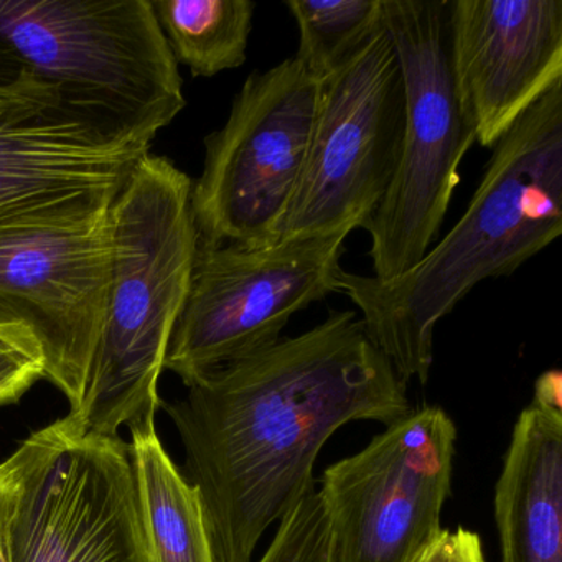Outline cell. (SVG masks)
Here are the masks:
<instances>
[{
	"mask_svg": "<svg viewBox=\"0 0 562 562\" xmlns=\"http://www.w3.org/2000/svg\"><path fill=\"white\" fill-rule=\"evenodd\" d=\"M144 531L154 562H216L195 486L182 475L156 432V420L130 427Z\"/></svg>",
	"mask_w": 562,
	"mask_h": 562,
	"instance_id": "cell-15",
	"label": "cell"
},
{
	"mask_svg": "<svg viewBox=\"0 0 562 562\" xmlns=\"http://www.w3.org/2000/svg\"><path fill=\"white\" fill-rule=\"evenodd\" d=\"M406 384L355 311L225 364L160 403L182 440L216 562H252L269 526L315 490L314 467L345 424L413 413Z\"/></svg>",
	"mask_w": 562,
	"mask_h": 562,
	"instance_id": "cell-1",
	"label": "cell"
},
{
	"mask_svg": "<svg viewBox=\"0 0 562 562\" xmlns=\"http://www.w3.org/2000/svg\"><path fill=\"white\" fill-rule=\"evenodd\" d=\"M456 442L449 414L424 406L328 467L318 496L330 562L419 561L443 529Z\"/></svg>",
	"mask_w": 562,
	"mask_h": 562,
	"instance_id": "cell-11",
	"label": "cell"
},
{
	"mask_svg": "<svg viewBox=\"0 0 562 562\" xmlns=\"http://www.w3.org/2000/svg\"><path fill=\"white\" fill-rule=\"evenodd\" d=\"M154 136L58 88L0 85V218L87 193H117Z\"/></svg>",
	"mask_w": 562,
	"mask_h": 562,
	"instance_id": "cell-12",
	"label": "cell"
},
{
	"mask_svg": "<svg viewBox=\"0 0 562 562\" xmlns=\"http://www.w3.org/2000/svg\"><path fill=\"white\" fill-rule=\"evenodd\" d=\"M417 562H485L479 535L465 528L442 529Z\"/></svg>",
	"mask_w": 562,
	"mask_h": 562,
	"instance_id": "cell-20",
	"label": "cell"
},
{
	"mask_svg": "<svg viewBox=\"0 0 562 562\" xmlns=\"http://www.w3.org/2000/svg\"><path fill=\"white\" fill-rule=\"evenodd\" d=\"M404 130L403 71L383 25L322 80L304 170L281 238L361 228L393 183Z\"/></svg>",
	"mask_w": 562,
	"mask_h": 562,
	"instance_id": "cell-10",
	"label": "cell"
},
{
	"mask_svg": "<svg viewBox=\"0 0 562 562\" xmlns=\"http://www.w3.org/2000/svg\"><path fill=\"white\" fill-rule=\"evenodd\" d=\"M256 562H330V528L317 490L285 513L271 544Z\"/></svg>",
	"mask_w": 562,
	"mask_h": 562,
	"instance_id": "cell-18",
	"label": "cell"
},
{
	"mask_svg": "<svg viewBox=\"0 0 562 562\" xmlns=\"http://www.w3.org/2000/svg\"><path fill=\"white\" fill-rule=\"evenodd\" d=\"M22 77L154 137L187 106L150 0H0V85Z\"/></svg>",
	"mask_w": 562,
	"mask_h": 562,
	"instance_id": "cell-4",
	"label": "cell"
},
{
	"mask_svg": "<svg viewBox=\"0 0 562 562\" xmlns=\"http://www.w3.org/2000/svg\"><path fill=\"white\" fill-rule=\"evenodd\" d=\"M42 378H45V367L37 351L0 331V406L21 401Z\"/></svg>",
	"mask_w": 562,
	"mask_h": 562,
	"instance_id": "cell-19",
	"label": "cell"
},
{
	"mask_svg": "<svg viewBox=\"0 0 562 562\" xmlns=\"http://www.w3.org/2000/svg\"><path fill=\"white\" fill-rule=\"evenodd\" d=\"M150 8L173 60L193 77L212 78L245 65L252 0H150Z\"/></svg>",
	"mask_w": 562,
	"mask_h": 562,
	"instance_id": "cell-16",
	"label": "cell"
},
{
	"mask_svg": "<svg viewBox=\"0 0 562 562\" xmlns=\"http://www.w3.org/2000/svg\"><path fill=\"white\" fill-rule=\"evenodd\" d=\"M322 80L288 58L252 71L228 120L205 139L192 183L193 222L203 246H265L281 238L317 116Z\"/></svg>",
	"mask_w": 562,
	"mask_h": 562,
	"instance_id": "cell-8",
	"label": "cell"
},
{
	"mask_svg": "<svg viewBox=\"0 0 562 562\" xmlns=\"http://www.w3.org/2000/svg\"><path fill=\"white\" fill-rule=\"evenodd\" d=\"M449 41L460 101L486 149L562 83V0H449Z\"/></svg>",
	"mask_w": 562,
	"mask_h": 562,
	"instance_id": "cell-13",
	"label": "cell"
},
{
	"mask_svg": "<svg viewBox=\"0 0 562 562\" xmlns=\"http://www.w3.org/2000/svg\"><path fill=\"white\" fill-rule=\"evenodd\" d=\"M383 24L403 71L406 130L393 183L361 229L373 278L393 281L436 245L476 137L453 78L449 0H383Z\"/></svg>",
	"mask_w": 562,
	"mask_h": 562,
	"instance_id": "cell-6",
	"label": "cell"
},
{
	"mask_svg": "<svg viewBox=\"0 0 562 562\" xmlns=\"http://www.w3.org/2000/svg\"><path fill=\"white\" fill-rule=\"evenodd\" d=\"M14 476L11 562H154L130 443L70 416L8 459Z\"/></svg>",
	"mask_w": 562,
	"mask_h": 562,
	"instance_id": "cell-7",
	"label": "cell"
},
{
	"mask_svg": "<svg viewBox=\"0 0 562 562\" xmlns=\"http://www.w3.org/2000/svg\"><path fill=\"white\" fill-rule=\"evenodd\" d=\"M192 183L149 153L111 205L106 314L83 401L68 413L88 432L117 437L121 426L156 420L159 378L199 249Z\"/></svg>",
	"mask_w": 562,
	"mask_h": 562,
	"instance_id": "cell-3",
	"label": "cell"
},
{
	"mask_svg": "<svg viewBox=\"0 0 562 562\" xmlns=\"http://www.w3.org/2000/svg\"><path fill=\"white\" fill-rule=\"evenodd\" d=\"M117 193L0 218V331L37 351L70 413L83 401L106 314Z\"/></svg>",
	"mask_w": 562,
	"mask_h": 562,
	"instance_id": "cell-5",
	"label": "cell"
},
{
	"mask_svg": "<svg viewBox=\"0 0 562 562\" xmlns=\"http://www.w3.org/2000/svg\"><path fill=\"white\" fill-rule=\"evenodd\" d=\"M351 229L265 246L199 243L164 370L186 386L281 338L297 312L334 294Z\"/></svg>",
	"mask_w": 562,
	"mask_h": 562,
	"instance_id": "cell-9",
	"label": "cell"
},
{
	"mask_svg": "<svg viewBox=\"0 0 562 562\" xmlns=\"http://www.w3.org/2000/svg\"><path fill=\"white\" fill-rule=\"evenodd\" d=\"M14 476L8 460L0 463V562H11L9 554V518L14 502Z\"/></svg>",
	"mask_w": 562,
	"mask_h": 562,
	"instance_id": "cell-21",
	"label": "cell"
},
{
	"mask_svg": "<svg viewBox=\"0 0 562 562\" xmlns=\"http://www.w3.org/2000/svg\"><path fill=\"white\" fill-rule=\"evenodd\" d=\"M299 31L295 60L318 80L337 71L383 29V0H288Z\"/></svg>",
	"mask_w": 562,
	"mask_h": 562,
	"instance_id": "cell-17",
	"label": "cell"
},
{
	"mask_svg": "<svg viewBox=\"0 0 562 562\" xmlns=\"http://www.w3.org/2000/svg\"><path fill=\"white\" fill-rule=\"evenodd\" d=\"M502 562H562V374L542 373L495 486Z\"/></svg>",
	"mask_w": 562,
	"mask_h": 562,
	"instance_id": "cell-14",
	"label": "cell"
},
{
	"mask_svg": "<svg viewBox=\"0 0 562 562\" xmlns=\"http://www.w3.org/2000/svg\"><path fill=\"white\" fill-rule=\"evenodd\" d=\"M562 233V83L492 147L457 225L393 281L338 272L335 291L358 311L401 380L426 384L437 324L480 282L512 276Z\"/></svg>",
	"mask_w": 562,
	"mask_h": 562,
	"instance_id": "cell-2",
	"label": "cell"
}]
</instances>
